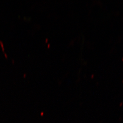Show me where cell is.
Masks as SVG:
<instances>
[{"instance_id":"cell-4","label":"cell","mask_w":123,"mask_h":123,"mask_svg":"<svg viewBox=\"0 0 123 123\" xmlns=\"http://www.w3.org/2000/svg\"><path fill=\"white\" fill-rule=\"evenodd\" d=\"M48 41V39H46V40H45V41H46V42H47V41Z\"/></svg>"},{"instance_id":"cell-5","label":"cell","mask_w":123,"mask_h":123,"mask_svg":"<svg viewBox=\"0 0 123 123\" xmlns=\"http://www.w3.org/2000/svg\"><path fill=\"white\" fill-rule=\"evenodd\" d=\"M24 76H26V74H24Z\"/></svg>"},{"instance_id":"cell-1","label":"cell","mask_w":123,"mask_h":123,"mask_svg":"<svg viewBox=\"0 0 123 123\" xmlns=\"http://www.w3.org/2000/svg\"><path fill=\"white\" fill-rule=\"evenodd\" d=\"M5 57H8V55H7V54H6V53H5Z\"/></svg>"},{"instance_id":"cell-2","label":"cell","mask_w":123,"mask_h":123,"mask_svg":"<svg viewBox=\"0 0 123 123\" xmlns=\"http://www.w3.org/2000/svg\"><path fill=\"white\" fill-rule=\"evenodd\" d=\"M2 50L3 51H4V50H5V48H2Z\"/></svg>"},{"instance_id":"cell-3","label":"cell","mask_w":123,"mask_h":123,"mask_svg":"<svg viewBox=\"0 0 123 123\" xmlns=\"http://www.w3.org/2000/svg\"><path fill=\"white\" fill-rule=\"evenodd\" d=\"M12 63H14V60H13V59H12Z\"/></svg>"}]
</instances>
